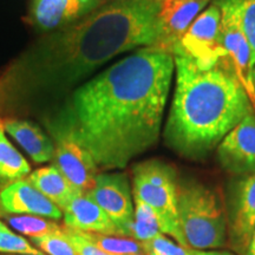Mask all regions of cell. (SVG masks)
<instances>
[{
  "label": "cell",
  "mask_w": 255,
  "mask_h": 255,
  "mask_svg": "<svg viewBox=\"0 0 255 255\" xmlns=\"http://www.w3.org/2000/svg\"><path fill=\"white\" fill-rule=\"evenodd\" d=\"M244 1L215 0L214 4L221 11V38L229 68L247 91L251 101L255 102V91L252 84V50L241 19Z\"/></svg>",
  "instance_id": "cell-6"
},
{
  "label": "cell",
  "mask_w": 255,
  "mask_h": 255,
  "mask_svg": "<svg viewBox=\"0 0 255 255\" xmlns=\"http://www.w3.org/2000/svg\"><path fill=\"white\" fill-rule=\"evenodd\" d=\"M30 242L46 255H77L68 239L64 237L63 228L58 232L31 238Z\"/></svg>",
  "instance_id": "cell-23"
},
{
  "label": "cell",
  "mask_w": 255,
  "mask_h": 255,
  "mask_svg": "<svg viewBox=\"0 0 255 255\" xmlns=\"http://www.w3.org/2000/svg\"><path fill=\"white\" fill-rule=\"evenodd\" d=\"M161 1L105 0L77 23L46 33L0 75V113H18L71 89L115 57L158 46Z\"/></svg>",
  "instance_id": "cell-2"
},
{
  "label": "cell",
  "mask_w": 255,
  "mask_h": 255,
  "mask_svg": "<svg viewBox=\"0 0 255 255\" xmlns=\"http://www.w3.org/2000/svg\"><path fill=\"white\" fill-rule=\"evenodd\" d=\"M245 255H255V231L253 233V237L251 239L250 245H248L247 252Z\"/></svg>",
  "instance_id": "cell-28"
},
{
  "label": "cell",
  "mask_w": 255,
  "mask_h": 255,
  "mask_svg": "<svg viewBox=\"0 0 255 255\" xmlns=\"http://www.w3.org/2000/svg\"><path fill=\"white\" fill-rule=\"evenodd\" d=\"M4 131L14 138L36 163H46L53 159V139L30 121L5 119Z\"/></svg>",
  "instance_id": "cell-16"
},
{
  "label": "cell",
  "mask_w": 255,
  "mask_h": 255,
  "mask_svg": "<svg viewBox=\"0 0 255 255\" xmlns=\"http://www.w3.org/2000/svg\"><path fill=\"white\" fill-rule=\"evenodd\" d=\"M1 214L34 215L59 220L63 216V212L27 180H20L0 190V215Z\"/></svg>",
  "instance_id": "cell-13"
},
{
  "label": "cell",
  "mask_w": 255,
  "mask_h": 255,
  "mask_svg": "<svg viewBox=\"0 0 255 255\" xmlns=\"http://www.w3.org/2000/svg\"><path fill=\"white\" fill-rule=\"evenodd\" d=\"M156 1H163V0H156Z\"/></svg>",
  "instance_id": "cell-31"
},
{
  "label": "cell",
  "mask_w": 255,
  "mask_h": 255,
  "mask_svg": "<svg viewBox=\"0 0 255 255\" xmlns=\"http://www.w3.org/2000/svg\"><path fill=\"white\" fill-rule=\"evenodd\" d=\"M55 143L53 165L79 193L88 194L95 186L100 169L90 154L71 139L52 138Z\"/></svg>",
  "instance_id": "cell-12"
},
{
  "label": "cell",
  "mask_w": 255,
  "mask_h": 255,
  "mask_svg": "<svg viewBox=\"0 0 255 255\" xmlns=\"http://www.w3.org/2000/svg\"><path fill=\"white\" fill-rule=\"evenodd\" d=\"M252 84H253V88L255 91V65L253 66V69H252Z\"/></svg>",
  "instance_id": "cell-29"
},
{
  "label": "cell",
  "mask_w": 255,
  "mask_h": 255,
  "mask_svg": "<svg viewBox=\"0 0 255 255\" xmlns=\"http://www.w3.org/2000/svg\"><path fill=\"white\" fill-rule=\"evenodd\" d=\"M145 255H196L197 251L181 246L176 241L170 240L164 234H159L152 240L142 244Z\"/></svg>",
  "instance_id": "cell-24"
},
{
  "label": "cell",
  "mask_w": 255,
  "mask_h": 255,
  "mask_svg": "<svg viewBox=\"0 0 255 255\" xmlns=\"http://www.w3.org/2000/svg\"><path fill=\"white\" fill-rule=\"evenodd\" d=\"M30 174L28 162L8 141L4 130H0V190Z\"/></svg>",
  "instance_id": "cell-18"
},
{
  "label": "cell",
  "mask_w": 255,
  "mask_h": 255,
  "mask_svg": "<svg viewBox=\"0 0 255 255\" xmlns=\"http://www.w3.org/2000/svg\"><path fill=\"white\" fill-rule=\"evenodd\" d=\"M242 27L252 50L251 66L255 65V0H245L241 11Z\"/></svg>",
  "instance_id": "cell-25"
},
{
  "label": "cell",
  "mask_w": 255,
  "mask_h": 255,
  "mask_svg": "<svg viewBox=\"0 0 255 255\" xmlns=\"http://www.w3.org/2000/svg\"><path fill=\"white\" fill-rule=\"evenodd\" d=\"M210 0H163L161 1L162 36L159 47L171 52L190 25Z\"/></svg>",
  "instance_id": "cell-14"
},
{
  "label": "cell",
  "mask_w": 255,
  "mask_h": 255,
  "mask_svg": "<svg viewBox=\"0 0 255 255\" xmlns=\"http://www.w3.org/2000/svg\"><path fill=\"white\" fill-rule=\"evenodd\" d=\"M178 226L189 248L214 251L228 239L227 218L216 194L195 181L178 182Z\"/></svg>",
  "instance_id": "cell-4"
},
{
  "label": "cell",
  "mask_w": 255,
  "mask_h": 255,
  "mask_svg": "<svg viewBox=\"0 0 255 255\" xmlns=\"http://www.w3.org/2000/svg\"><path fill=\"white\" fill-rule=\"evenodd\" d=\"M27 181L51 202L62 209V212L69 205L72 197L79 193L53 164L32 171L28 175Z\"/></svg>",
  "instance_id": "cell-17"
},
{
  "label": "cell",
  "mask_w": 255,
  "mask_h": 255,
  "mask_svg": "<svg viewBox=\"0 0 255 255\" xmlns=\"http://www.w3.org/2000/svg\"><path fill=\"white\" fill-rule=\"evenodd\" d=\"M0 130H4V119L0 117Z\"/></svg>",
  "instance_id": "cell-30"
},
{
  "label": "cell",
  "mask_w": 255,
  "mask_h": 255,
  "mask_svg": "<svg viewBox=\"0 0 255 255\" xmlns=\"http://www.w3.org/2000/svg\"><path fill=\"white\" fill-rule=\"evenodd\" d=\"M227 225L233 248L245 255L255 231V174L241 177L233 186Z\"/></svg>",
  "instance_id": "cell-9"
},
{
  "label": "cell",
  "mask_w": 255,
  "mask_h": 255,
  "mask_svg": "<svg viewBox=\"0 0 255 255\" xmlns=\"http://www.w3.org/2000/svg\"><path fill=\"white\" fill-rule=\"evenodd\" d=\"M218 159L226 171L237 176L255 174V115H247L218 145Z\"/></svg>",
  "instance_id": "cell-10"
},
{
  "label": "cell",
  "mask_w": 255,
  "mask_h": 255,
  "mask_svg": "<svg viewBox=\"0 0 255 255\" xmlns=\"http://www.w3.org/2000/svg\"><path fill=\"white\" fill-rule=\"evenodd\" d=\"M78 232V231H77ZM81 233L84 237L108 255H145L141 242L121 235H105L97 233Z\"/></svg>",
  "instance_id": "cell-20"
},
{
  "label": "cell",
  "mask_w": 255,
  "mask_h": 255,
  "mask_svg": "<svg viewBox=\"0 0 255 255\" xmlns=\"http://www.w3.org/2000/svg\"><path fill=\"white\" fill-rule=\"evenodd\" d=\"M66 228L83 233L120 235L116 226L87 194L78 193L63 210Z\"/></svg>",
  "instance_id": "cell-15"
},
{
  "label": "cell",
  "mask_w": 255,
  "mask_h": 255,
  "mask_svg": "<svg viewBox=\"0 0 255 255\" xmlns=\"http://www.w3.org/2000/svg\"><path fill=\"white\" fill-rule=\"evenodd\" d=\"M87 195L95 201L116 226L121 237L129 238L135 205L129 178L123 173H100Z\"/></svg>",
  "instance_id": "cell-8"
},
{
  "label": "cell",
  "mask_w": 255,
  "mask_h": 255,
  "mask_svg": "<svg viewBox=\"0 0 255 255\" xmlns=\"http://www.w3.org/2000/svg\"><path fill=\"white\" fill-rule=\"evenodd\" d=\"M135 203V213L133 220L129 228V238L144 244L152 240L162 232V222L155 210L146 206L141 201H133Z\"/></svg>",
  "instance_id": "cell-19"
},
{
  "label": "cell",
  "mask_w": 255,
  "mask_h": 255,
  "mask_svg": "<svg viewBox=\"0 0 255 255\" xmlns=\"http://www.w3.org/2000/svg\"><path fill=\"white\" fill-rule=\"evenodd\" d=\"M105 0H31L28 19L38 31L51 33L82 20Z\"/></svg>",
  "instance_id": "cell-11"
},
{
  "label": "cell",
  "mask_w": 255,
  "mask_h": 255,
  "mask_svg": "<svg viewBox=\"0 0 255 255\" xmlns=\"http://www.w3.org/2000/svg\"><path fill=\"white\" fill-rule=\"evenodd\" d=\"M133 201H141L155 210L162 232L181 246L188 247L178 226V180L175 169L159 159L139 162L132 168Z\"/></svg>",
  "instance_id": "cell-5"
},
{
  "label": "cell",
  "mask_w": 255,
  "mask_h": 255,
  "mask_svg": "<svg viewBox=\"0 0 255 255\" xmlns=\"http://www.w3.org/2000/svg\"><path fill=\"white\" fill-rule=\"evenodd\" d=\"M196 255H235L229 252H219V251H197Z\"/></svg>",
  "instance_id": "cell-27"
},
{
  "label": "cell",
  "mask_w": 255,
  "mask_h": 255,
  "mask_svg": "<svg viewBox=\"0 0 255 255\" xmlns=\"http://www.w3.org/2000/svg\"><path fill=\"white\" fill-rule=\"evenodd\" d=\"M174 75L169 51H132L82 83L47 117L51 138L76 142L98 169H124L158 142Z\"/></svg>",
  "instance_id": "cell-1"
},
{
  "label": "cell",
  "mask_w": 255,
  "mask_h": 255,
  "mask_svg": "<svg viewBox=\"0 0 255 255\" xmlns=\"http://www.w3.org/2000/svg\"><path fill=\"white\" fill-rule=\"evenodd\" d=\"M63 233L64 237L68 239V241L71 244L77 255H108L103 251H101L100 248L96 247L92 242L82 237L81 233L77 231H73V229L70 228H63Z\"/></svg>",
  "instance_id": "cell-26"
},
{
  "label": "cell",
  "mask_w": 255,
  "mask_h": 255,
  "mask_svg": "<svg viewBox=\"0 0 255 255\" xmlns=\"http://www.w3.org/2000/svg\"><path fill=\"white\" fill-rule=\"evenodd\" d=\"M200 70H210L226 59L221 38V11L215 4L203 9L176 46ZM173 52V51H171Z\"/></svg>",
  "instance_id": "cell-7"
},
{
  "label": "cell",
  "mask_w": 255,
  "mask_h": 255,
  "mask_svg": "<svg viewBox=\"0 0 255 255\" xmlns=\"http://www.w3.org/2000/svg\"><path fill=\"white\" fill-rule=\"evenodd\" d=\"M1 216L19 234L26 235L30 238L41 237V235L50 234V233L58 232L62 229L56 222L51 221L50 219L41 218V216L8 214H1Z\"/></svg>",
  "instance_id": "cell-21"
},
{
  "label": "cell",
  "mask_w": 255,
  "mask_h": 255,
  "mask_svg": "<svg viewBox=\"0 0 255 255\" xmlns=\"http://www.w3.org/2000/svg\"><path fill=\"white\" fill-rule=\"evenodd\" d=\"M0 253L23 255H46L34 247L30 241L12 232L4 222L0 221Z\"/></svg>",
  "instance_id": "cell-22"
},
{
  "label": "cell",
  "mask_w": 255,
  "mask_h": 255,
  "mask_svg": "<svg viewBox=\"0 0 255 255\" xmlns=\"http://www.w3.org/2000/svg\"><path fill=\"white\" fill-rule=\"evenodd\" d=\"M175 88L163 137L169 149L199 161L253 113L247 91L232 70H200L178 47L173 50Z\"/></svg>",
  "instance_id": "cell-3"
}]
</instances>
